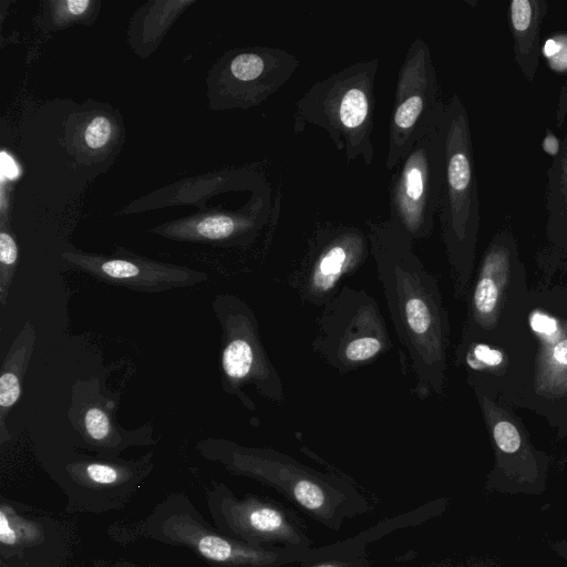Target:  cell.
<instances>
[{"mask_svg":"<svg viewBox=\"0 0 567 567\" xmlns=\"http://www.w3.org/2000/svg\"><path fill=\"white\" fill-rule=\"evenodd\" d=\"M443 101L429 44L416 37L400 65L389 125L384 166L392 171L443 117Z\"/></svg>","mask_w":567,"mask_h":567,"instance_id":"cell-7","label":"cell"},{"mask_svg":"<svg viewBox=\"0 0 567 567\" xmlns=\"http://www.w3.org/2000/svg\"><path fill=\"white\" fill-rule=\"evenodd\" d=\"M498 300V286L492 278V271L486 261L473 296L474 310L480 316H489L495 310Z\"/></svg>","mask_w":567,"mask_h":567,"instance_id":"cell-21","label":"cell"},{"mask_svg":"<svg viewBox=\"0 0 567 567\" xmlns=\"http://www.w3.org/2000/svg\"><path fill=\"white\" fill-rule=\"evenodd\" d=\"M0 540L3 545L13 546L19 542V532L2 508L0 512Z\"/></svg>","mask_w":567,"mask_h":567,"instance_id":"cell-27","label":"cell"},{"mask_svg":"<svg viewBox=\"0 0 567 567\" xmlns=\"http://www.w3.org/2000/svg\"><path fill=\"white\" fill-rule=\"evenodd\" d=\"M445 171L439 217L452 261L468 254L480 224V197L467 110L454 93L445 111Z\"/></svg>","mask_w":567,"mask_h":567,"instance_id":"cell-4","label":"cell"},{"mask_svg":"<svg viewBox=\"0 0 567 567\" xmlns=\"http://www.w3.org/2000/svg\"><path fill=\"white\" fill-rule=\"evenodd\" d=\"M120 135V130L113 116L103 113L86 115L74 128L73 146L85 156L96 158L111 151Z\"/></svg>","mask_w":567,"mask_h":567,"instance_id":"cell-17","label":"cell"},{"mask_svg":"<svg viewBox=\"0 0 567 567\" xmlns=\"http://www.w3.org/2000/svg\"><path fill=\"white\" fill-rule=\"evenodd\" d=\"M83 471L91 482L99 485L114 484L121 476L118 467L99 462L85 464Z\"/></svg>","mask_w":567,"mask_h":567,"instance_id":"cell-24","label":"cell"},{"mask_svg":"<svg viewBox=\"0 0 567 567\" xmlns=\"http://www.w3.org/2000/svg\"><path fill=\"white\" fill-rule=\"evenodd\" d=\"M359 558H361L359 556V553H357L354 555H350V553H348L346 556H339L337 558L319 557L316 560V564H313L312 566H309V567H353V566L358 565Z\"/></svg>","mask_w":567,"mask_h":567,"instance_id":"cell-28","label":"cell"},{"mask_svg":"<svg viewBox=\"0 0 567 567\" xmlns=\"http://www.w3.org/2000/svg\"><path fill=\"white\" fill-rule=\"evenodd\" d=\"M542 148L546 155L555 158L560 152L561 138H559L551 130L547 128L542 141Z\"/></svg>","mask_w":567,"mask_h":567,"instance_id":"cell-30","label":"cell"},{"mask_svg":"<svg viewBox=\"0 0 567 567\" xmlns=\"http://www.w3.org/2000/svg\"><path fill=\"white\" fill-rule=\"evenodd\" d=\"M379 64L377 58L357 61L315 82L295 104L293 133L318 126L348 163L361 159L371 166Z\"/></svg>","mask_w":567,"mask_h":567,"instance_id":"cell-2","label":"cell"},{"mask_svg":"<svg viewBox=\"0 0 567 567\" xmlns=\"http://www.w3.org/2000/svg\"><path fill=\"white\" fill-rule=\"evenodd\" d=\"M62 258L97 281L145 292L190 287L208 279L206 272L131 254L103 256L65 251Z\"/></svg>","mask_w":567,"mask_h":567,"instance_id":"cell-11","label":"cell"},{"mask_svg":"<svg viewBox=\"0 0 567 567\" xmlns=\"http://www.w3.org/2000/svg\"><path fill=\"white\" fill-rule=\"evenodd\" d=\"M545 208L549 228L567 233V132L559 154L547 169Z\"/></svg>","mask_w":567,"mask_h":567,"instance_id":"cell-16","label":"cell"},{"mask_svg":"<svg viewBox=\"0 0 567 567\" xmlns=\"http://www.w3.org/2000/svg\"><path fill=\"white\" fill-rule=\"evenodd\" d=\"M261 203L244 213H205L156 227L153 231L183 241L216 245L247 244L265 225Z\"/></svg>","mask_w":567,"mask_h":567,"instance_id":"cell-12","label":"cell"},{"mask_svg":"<svg viewBox=\"0 0 567 567\" xmlns=\"http://www.w3.org/2000/svg\"><path fill=\"white\" fill-rule=\"evenodd\" d=\"M371 255L368 235L354 226L317 225L297 278L300 296L313 306H326L341 280Z\"/></svg>","mask_w":567,"mask_h":567,"instance_id":"cell-10","label":"cell"},{"mask_svg":"<svg viewBox=\"0 0 567 567\" xmlns=\"http://www.w3.org/2000/svg\"><path fill=\"white\" fill-rule=\"evenodd\" d=\"M472 354L475 361L487 367H496L503 362L502 352L486 344H476L473 348Z\"/></svg>","mask_w":567,"mask_h":567,"instance_id":"cell-26","label":"cell"},{"mask_svg":"<svg viewBox=\"0 0 567 567\" xmlns=\"http://www.w3.org/2000/svg\"><path fill=\"white\" fill-rule=\"evenodd\" d=\"M19 262V249L12 234L0 230V303L4 306Z\"/></svg>","mask_w":567,"mask_h":567,"instance_id":"cell-19","label":"cell"},{"mask_svg":"<svg viewBox=\"0 0 567 567\" xmlns=\"http://www.w3.org/2000/svg\"><path fill=\"white\" fill-rule=\"evenodd\" d=\"M233 519L236 528L256 546L266 543L277 548L309 549L308 537L271 504L257 501L235 504Z\"/></svg>","mask_w":567,"mask_h":567,"instance_id":"cell-13","label":"cell"},{"mask_svg":"<svg viewBox=\"0 0 567 567\" xmlns=\"http://www.w3.org/2000/svg\"><path fill=\"white\" fill-rule=\"evenodd\" d=\"M213 310L223 330L219 368L225 392L237 396L250 410L254 404L246 395V388L281 403L282 382L266 352L251 307L235 295L221 293L213 301Z\"/></svg>","mask_w":567,"mask_h":567,"instance_id":"cell-5","label":"cell"},{"mask_svg":"<svg viewBox=\"0 0 567 567\" xmlns=\"http://www.w3.org/2000/svg\"><path fill=\"white\" fill-rule=\"evenodd\" d=\"M371 256L395 333L420 399L443 388L446 322L437 285L413 250V239L394 220L369 223Z\"/></svg>","mask_w":567,"mask_h":567,"instance_id":"cell-1","label":"cell"},{"mask_svg":"<svg viewBox=\"0 0 567 567\" xmlns=\"http://www.w3.org/2000/svg\"><path fill=\"white\" fill-rule=\"evenodd\" d=\"M494 439L497 446L505 453H514L520 446L517 429L507 421H501L494 426Z\"/></svg>","mask_w":567,"mask_h":567,"instance_id":"cell-23","label":"cell"},{"mask_svg":"<svg viewBox=\"0 0 567 567\" xmlns=\"http://www.w3.org/2000/svg\"><path fill=\"white\" fill-rule=\"evenodd\" d=\"M392 348L379 303L364 289L342 286L317 321L313 351L339 373L362 368Z\"/></svg>","mask_w":567,"mask_h":567,"instance_id":"cell-3","label":"cell"},{"mask_svg":"<svg viewBox=\"0 0 567 567\" xmlns=\"http://www.w3.org/2000/svg\"><path fill=\"white\" fill-rule=\"evenodd\" d=\"M231 458L240 470L267 482L329 527L337 528L349 515L350 496L341 482L280 452L236 447Z\"/></svg>","mask_w":567,"mask_h":567,"instance_id":"cell-8","label":"cell"},{"mask_svg":"<svg viewBox=\"0 0 567 567\" xmlns=\"http://www.w3.org/2000/svg\"><path fill=\"white\" fill-rule=\"evenodd\" d=\"M114 403L101 402L84 403L80 409V419L72 420L83 433V435L93 444L110 446L116 444L121 440L117 424L112 420L109 411Z\"/></svg>","mask_w":567,"mask_h":567,"instance_id":"cell-18","label":"cell"},{"mask_svg":"<svg viewBox=\"0 0 567 567\" xmlns=\"http://www.w3.org/2000/svg\"><path fill=\"white\" fill-rule=\"evenodd\" d=\"M530 327L535 332L547 339L557 336L559 332L558 322L554 318L542 312H535L532 316Z\"/></svg>","mask_w":567,"mask_h":567,"instance_id":"cell-25","label":"cell"},{"mask_svg":"<svg viewBox=\"0 0 567 567\" xmlns=\"http://www.w3.org/2000/svg\"><path fill=\"white\" fill-rule=\"evenodd\" d=\"M550 364L557 371L567 369V339L556 343L550 352Z\"/></svg>","mask_w":567,"mask_h":567,"instance_id":"cell-29","label":"cell"},{"mask_svg":"<svg viewBox=\"0 0 567 567\" xmlns=\"http://www.w3.org/2000/svg\"><path fill=\"white\" fill-rule=\"evenodd\" d=\"M547 12L548 3L545 0H513L509 3L514 60L528 82L534 81L539 65L542 23Z\"/></svg>","mask_w":567,"mask_h":567,"instance_id":"cell-14","label":"cell"},{"mask_svg":"<svg viewBox=\"0 0 567 567\" xmlns=\"http://www.w3.org/2000/svg\"><path fill=\"white\" fill-rule=\"evenodd\" d=\"M445 127L444 113L413 145L391 178L389 218L413 240L431 235L439 213L445 171Z\"/></svg>","mask_w":567,"mask_h":567,"instance_id":"cell-6","label":"cell"},{"mask_svg":"<svg viewBox=\"0 0 567 567\" xmlns=\"http://www.w3.org/2000/svg\"><path fill=\"white\" fill-rule=\"evenodd\" d=\"M299 66L292 53L250 47L227 53L214 72L210 90L220 109L257 106L279 91Z\"/></svg>","mask_w":567,"mask_h":567,"instance_id":"cell-9","label":"cell"},{"mask_svg":"<svg viewBox=\"0 0 567 567\" xmlns=\"http://www.w3.org/2000/svg\"><path fill=\"white\" fill-rule=\"evenodd\" d=\"M567 115V80L561 85L557 107H556V121L558 126H563Z\"/></svg>","mask_w":567,"mask_h":567,"instance_id":"cell-31","label":"cell"},{"mask_svg":"<svg viewBox=\"0 0 567 567\" xmlns=\"http://www.w3.org/2000/svg\"><path fill=\"white\" fill-rule=\"evenodd\" d=\"M51 20L55 27L64 28L76 22H85L93 16L97 2L91 0L50 1Z\"/></svg>","mask_w":567,"mask_h":567,"instance_id":"cell-20","label":"cell"},{"mask_svg":"<svg viewBox=\"0 0 567 567\" xmlns=\"http://www.w3.org/2000/svg\"><path fill=\"white\" fill-rule=\"evenodd\" d=\"M542 55L547 66L559 74H567V33L556 32L543 44Z\"/></svg>","mask_w":567,"mask_h":567,"instance_id":"cell-22","label":"cell"},{"mask_svg":"<svg viewBox=\"0 0 567 567\" xmlns=\"http://www.w3.org/2000/svg\"><path fill=\"white\" fill-rule=\"evenodd\" d=\"M37 332L27 321L11 343L0 372V441L10 439L6 421L21 395L22 380L35 344Z\"/></svg>","mask_w":567,"mask_h":567,"instance_id":"cell-15","label":"cell"}]
</instances>
